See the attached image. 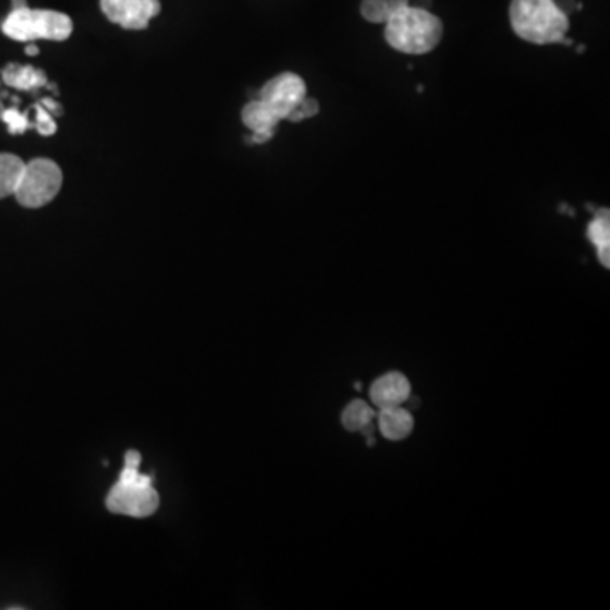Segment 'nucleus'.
Here are the masks:
<instances>
[{"instance_id":"f257e3e1","label":"nucleus","mask_w":610,"mask_h":610,"mask_svg":"<svg viewBox=\"0 0 610 610\" xmlns=\"http://www.w3.org/2000/svg\"><path fill=\"white\" fill-rule=\"evenodd\" d=\"M509 18L515 35L533 44H572L567 38L568 16L554 0H512Z\"/></svg>"},{"instance_id":"f03ea898","label":"nucleus","mask_w":610,"mask_h":610,"mask_svg":"<svg viewBox=\"0 0 610 610\" xmlns=\"http://www.w3.org/2000/svg\"><path fill=\"white\" fill-rule=\"evenodd\" d=\"M442 38V22L426 7L407 5L385 22V41L405 55H426Z\"/></svg>"},{"instance_id":"7ed1b4c3","label":"nucleus","mask_w":610,"mask_h":610,"mask_svg":"<svg viewBox=\"0 0 610 610\" xmlns=\"http://www.w3.org/2000/svg\"><path fill=\"white\" fill-rule=\"evenodd\" d=\"M141 453L128 451L124 468L114 487L106 498V505L113 514L129 517H150L160 505V496L152 487V478L139 472Z\"/></svg>"},{"instance_id":"20e7f679","label":"nucleus","mask_w":610,"mask_h":610,"mask_svg":"<svg viewBox=\"0 0 610 610\" xmlns=\"http://www.w3.org/2000/svg\"><path fill=\"white\" fill-rule=\"evenodd\" d=\"M72 31L74 22L66 14L57 11L29 9L27 5L12 9L2 24V33L7 38L20 43H33L36 39L65 41L72 36Z\"/></svg>"},{"instance_id":"39448f33","label":"nucleus","mask_w":610,"mask_h":610,"mask_svg":"<svg viewBox=\"0 0 610 610\" xmlns=\"http://www.w3.org/2000/svg\"><path fill=\"white\" fill-rule=\"evenodd\" d=\"M63 184V173L55 161L36 158L26 163L14 197L22 207L39 209L50 204Z\"/></svg>"},{"instance_id":"423d86ee","label":"nucleus","mask_w":610,"mask_h":610,"mask_svg":"<svg viewBox=\"0 0 610 610\" xmlns=\"http://www.w3.org/2000/svg\"><path fill=\"white\" fill-rule=\"evenodd\" d=\"M307 96V87L302 76L285 72L268 80L260 90L258 98L284 121L293 111V107Z\"/></svg>"},{"instance_id":"0eeeda50","label":"nucleus","mask_w":610,"mask_h":610,"mask_svg":"<svg viewBox=\"0 0 610 610\" xmlns=\"http://www.w3.org/2000/svg\"><path fill=\"white\" fill-rule=\"evenodd\" d=\"M106 18L124 29H146L150 20L160 14V0H100Z\"/></svg>"},{"instance_id":"6e6552de","label":"nucleus","mask_w":610,"mask_h":610,"mask_svg":"<svg viewBox=\"0 0 610 610\" xmlns=\"http://www.w3.org/2000/svg\"><path fill=\"white\" fill-rule=\"evenodd\" d=\"M245 126L251 131V143L263 145L268 143L280 124V117L275 114L267 104L260 98L248 102L241 113Z\"/></svg>"},{"instance_id":"1a4fd4ad","label":"nucleus","mask_w":610,"mask_h":610,"mask_svg":"<svg viewBox=\"0 0 610 610\" xmlns=\"http://www.w3.org/2000/svg\"><path fill=\"white\" fill-rule=\"evenodd\" d=\"M370 397L379 409L403 405L411 399V381L399 371L387 373L371 383Z\"/></svg>"},{"instance_id":"9d476101","label":"nucleus","mask_w":610,"mask_h":610,"mask_svg":"<svg viewBox=\"0 0 610 610\" xmlns=\"http://www.w3.org/2000/svg\"><path fill=\"white\" fill-rule=\"evenodd\" d=\"M379 429L383 438L388 441H402L407 438L414 429V418L409 409L402 405L385 407L379 414Z\"/></svg>"},{"instance_id":"9b49d317","label":"nucleus","mask_w":610,"mask_h":610,"mask_svg":"<svg viewBox=\"0 0 610 610\" xmlns=\"http://www.w3.org/2000/svg\"><path fill=\"white\" fill-rule=\"evenodd\" d=\"M2 82L20 92H31L43 87H50L48 76L31 65H20V63H9L2 70Z\"/></svg>"},{"instance_id":"f8f14e48","label":"nucleus","mask_w":610,"mask_h":610,"mask_svg":"<svg viewBox=\"0 0 610 610\" xmlns=\"http://www.w3.org/2000/svg\"><path fill=\"white\" fill-rule=\"evenodd\" d=\"M375 412L364 401H353L343 411L341 422L351 433H362L366 438H373Z\"/></svg>"},{"instance_id":"ddd939ff","label":"nucleus","mask_w":610,"mask_h":610,"mask_svg":"<svg viewBox=\"0 0 610 610\" xmlns=\"http://www.w3.org/2000/svg\"><path fill=\"white\" fill-rule=\"evenodd\" d=\"M26 163L12 152H0V199L11 197L18 191Z\"/></svg>"},{"instance_id":"4468645a","label":"nucleus","mask_w":610,"mask_h":610,"mask_svg":"<svg viewBox=\"0 0 610 610\" xmlns=\"http://www.w3.org/2000/svg\"><path fill=\"white\" fill-rule=\"evenodd\" d=\"M587 236L597 249L610 248L609 209H600L587 228Z\"/></svg>"},{"instance_id":"2eb2a0df","label":"nucleus","mask_w":610,"mask_h":610,"mask_svg":"<svg viewBox=\"0 0 610 610\" xmlns=\"http://www.w3.org/2000/svg\"><path fill=\"white\" fill-rule=\"evenodd\" d=\"M362 16L368 22L385 24L390 18V9L387 0H362Z\"/></svg>"},{"instance_id":"dca6fc26","label":"nucleus","mask_w":610,"mask_h":610,"mask_svg":"<svg viewBox=\"0 0 610 610\" xmlns=\"http://www.w3.org/2000/svg\"><path fill=\"white\" fill-rule=\"evenodd\" d=\"M7 124V131L11 134L26 133L31 124H29V117L26 113H20L18 107H11V109H4L2 113V119Z\"/></svg>"},{"instance_id":"f3484780","label":"nucleus","mask_w":610,"mask_h":610,"mask_svg":"<svg viewBox=\"0 0 610 610\" xmlns=\"http://www.w3.org/2000/svg\"><path fill=\"white\" fill-rule=\"evenodd\" d=\"M319 114V102L316 98H309L305 96L295 107L293 111L288 114V121L292 122H301V121H305V119H310L314 115Z\"/></svg>"},{"instance_id":"a211bd4d","label":"nucleus","mask_w":610,"mask_h":610,"mask_svg":"<svg viewBox=\"0 0 610 610\" xmlns=\"http://www.w3.org/2000/svg\"><path fill=\"white\" fill-rule=\"evenodd\" d=\"M36 109V129L41 136H53L57 133V122L53 115L50 114L41 104L35 106Z\"/></svg>"},{"instance_id":"6ab92c4d","label":"nucleus","mask_w":610,"mask_h":610,"mask_svg":"<svg viewBox=\"0 0 610 610\" xmlns=\"http://www.w3.org/2000/svg\"><path fill=\"white\" fill-rule=\"evenodd\" d=\"M48 113L51 115H61L63 114V107L58 104L57 100L55 98H50V97H46V98H41V102H39Z\"/></svg>"},{"instance_id":"aec40b11","label":"nucleus","mask_w":610,"mask_h":610,"mask_svg":"<svg viewBox=\"0 0 610 610\" xmlns=\"http://www.w3.org/2000/svg\"><path fill=\"white\" fill-rule=\"evenodd\" d=\"M556 2V5L568 16L572 11H575V9H582V5H576V2L575 0H554Z\"/></svg>"},{"instance_id":"412c9836","label":"nucleus","mask_w":610,"mask_h":610,"mask_svg":"<svg viewBox=\"0 0 610 610\" xmlns=\"http://www.w3.org/2000/svg\"><path fill=\"white\" fill-rule=\"evenodd\" d=\"M388 2V9H390V14L392 12H397L401 11L403 7L411 5V0H387Z\"/></svg>"},{"instance_id":"4be33fe9","label":"nucleus","mask_w":610,"mask_h":610,"mask_svg":"<svg viewBox=\"0 0 610 610\" xmlns=\"http://www.w3.org/2000/svg\"><path fill=\"white\" fill-rule=\"evenodd\" d=\"M38 53L39 50L36 44H27V46H26V55H29V57H36Z\"/></svg>"},{"instance_id":"5701e85b","label":"nucleus","mask_w":610,"mask_h":610,"mask_svg":"<svg viewBox=\"0 0 610 610\" xmlns=\"http://www.w3.org/2000/svg\"><path fill=\"white\" fill-rule=\"evenodd\" d=\"M27 2L26 0H12V9H20V7H26Z\"/></svg>"},{"instance_id":"b1692460","label":"nucleus","mask_w":610,"mask_h":610,"mask_svg":"<svg viewBox=\"0 0 610 610\" xmlns=\"http://www.w3.org/2000/svg\"><path fill=\"white\" fill-rule=\"evenodd\" d=\"M2 97L4 96L0 94V119H2V113H4V109H5V107H4V102H2Z\"/></svg>"},{"instance_id":"393cba45","label":"nucleus","mask_w":610,"mask_h":610,"mask_svg":"<svg viewBox=\"0 0 610 610\" xmlns=\"http://www.w3.org/2000/svg\"><path fill=\"white\" fill-rule=\"evenodd\" d=\"M355 388H356V390H362V381H356V383H355Z\"/></svg>"}]
</instances>
